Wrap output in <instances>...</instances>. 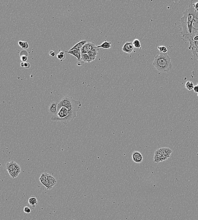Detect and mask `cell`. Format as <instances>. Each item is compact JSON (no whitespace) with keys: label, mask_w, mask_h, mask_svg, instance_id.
<instances>
[{"label":"cell","mask_w":198,"mask_h":220,"mask_svg":"<svg viewBox=\"0 0 198 220\" xmlns=\"http://www.w3.org/2000/svg\"><path fill=\"white\" fill-rule=\"evenodd\" d=\"M193 1H191L189 7L183 12V16L180 18L182 30L180 33L184 40L191 34L193 31V23L194 19L198 17V12L194 8Z\"/></svg>","instance_id":"1"},{"label":"cell","mask_w":198,"mask_h":220,"mask_svg":"<svg viewBox=\"0 0 198 220\" xmlns=\"http://www.w3.org/2000/svg\"><path fill=\"white\" fill-rule=\"evenodd\" d=\"M153 64L159 72L169 73L172 69L171 58L167 53H160L157 55L154 58Z\"/></svg>","instance_id":"2"},{"label":"cell","mask_w":198,"mask_h":220,"mask_svg":"<svg viewBox=\"0 0 198 220\" xmlns=\"http://www.w3.org/2000/svg\"><path fill=\"white\" fill-rule=\"evenodd\" d=\"M81 106V102L80 101L76 100L72 97L66 96L58 103L57 111H58L61 108L64 107L66 108L70 113L77 114V112L79 110Z\"/></svg>","instance_id":"3"},{"label":"cell","mask_w":198,"mask_h":220,"mask_svg":"<svg viewBox=\"0 0 198 220\" xmlns=\"http://www.w3.org/2000/svg\"><path fill=\"white\" fill-rule=\"evenodd\" d=\"M77 114L70 112L66 108H61L57 114L53 116L51 120L53 121H61L65 125H67L70 121H72L76 117Z\"/></svg>","instance_id":"4"},{"label":"cell","mask_w":198,"mask_h":220,"mask_svg":"<svg viewBox=\"0 0 198 220\" xmlns=\"http://www.w3.org/2000/svg\"><path fill=\"white\" fill-rule=\"evenodd\" d=\"M157 150L161 155L162 161L167 160L172 152V150L169 148H163Z\"/></svg>","instance_id":"5"},{"label":"cell","mask_w":198,"mask_h":220,"mask_svg":"<svg viewBox=\"0 0 198 220\" xmlns=\"http://www.w3.org/2000/svg\"><path fill=\"white\" fill-rule=\"evenodd\" d=\"M97 48L95 44L93 42H88L80 49L82 54H87L88 52Z\"/></svg>","instance_id":"6"},{"label":"cell","mask_w":198,"mask_h":220,"mask_svg":"<svg viewBox=\"0 0 198 220\" xmlns=\"http://www.w3.org/2000/svg\"><path fill=\"white\" fill-rule=\"evenodd\" d=\"M132 159L133 161L136 163H140L143 161V156L138 151H135L132 153Z\"/></svg>","instance_id":"7"},{"label":"cell","mask_w":198,"mask_h":220,"mask_svg":"<svg viewBox=\"0 0 198 220\" xmlns=\"http://www.w3.org/2000/svg\"><path fill=\"white\" fill-rule=\"evenodd\" d=\"M66 52L67 53H68V54H69L77 58V60L79 61L78 62H81L82 64L84 63L82 62V53L80 49L73 50L72 51H66Z\"/></svg>","instance_id":"8"},{"label":"cell","mask_w":198,"mask_h":220,"mask_svg":"<svg viewBox=\"0 0 198 220\" xmlns=\"http://www.w3.org/2000/svg\"><path fill=\"white\" fill-rule=\"evenodd\" d=\"M134 48L133 42H127L122 47V50L125 53L130 54L133 51Z\"/></svg>","instance_id":"9"},{"label":"cell","mask_w":198,"mask_h":220,"mask_svg":"<svg viewBox=\"0 0 198 220\" xmlns=\"http://www.w3.org/2000/svg\"><path fill=\"white\" fill-rule=\"evenodd\" d=\"M57 105H58V103L56 102H52V103L50 105L49 109V112L50 114L52 115H53V116L57 114L58 113Z\"/></svg>","instance_id":"10"},{"label":"cell","mask_w":198,"mask_h":220,"mask_svg":"<svg viewBox=\"0 0 198 220\" xmlns=\"http://www.w3.org/2000/svg\"><path fill=\"white\" fill-rule=\"evenodd\" d=\"M18 166V164L16 162L12 161L10 162H7V163L6 164L5 167L8 171L9 172V171L13 170Z\"/></svg>","instance_id":"11"},{"label":"cell","mask_w":198,"mask_h":220,"mask_svg":"<svg viewBox=\"0 0 198 220\" xmlns=\"http://www.w3.org/2000/svg\"><path fill=\"white\" fill-rule=\"evenodd\" d=\"M9 174L10 175L12 178H15L18 176L19 175L21 172V168L20 166L19 165L18 167H17L15 169L12 171L8 172Z\"/></svg>","instance_id":"12"},{"label":"cell","mask_w":198,"mask_h":220,"mask_svg":"<svg viewBox=\"0 0 198 220\" xmlns=\"http://www.w3.org/2000/svg\"><path fill=\"white\" fill-rule=\"evenodd\" d=\"M88 42L87 40H82L81 41L76 44V45L74 46L72 48H71V49L69 50V51H72L73 50H77V49H81L82 47L86 43H87Z\"/></svg>","instance_id":"13"},{"label":"cell","mask_w":198,"mask_h":220,"mask_svg":"<svg viewBox=\"0 0 198 220\" xmlns=\"http://www.w3.org/2000/svg\"><path fill=\"white\" fill-rule=\"evenodd\" d=\"M111 46V43L110 42H107L106 40H104V42L100 45L97 46V48H103V49H108L110 48Z\"/></svg>","instance_id":"14"},{"label":"cell","mask_w":198,"mask_h":220,"mask_svg":"<svg viewBox=\"0 0 198 220\" xmlns=\"http://www.w3.org/2000/svg\"><path fill=\"white\" fill-rule=\"evenodd\" d=\"M81 58L82 62L84 63V62L90 63L92 61H94V60L92 59L88 54H82V53Z\"/></svg>","instance_id":"15"},{"label":"cell","mask_w":198,"mask_h":220,"mask_svg":"<svg viewBox=\"0 0 198 220\" xmlns=\"http://www.w3.org/2000/svg\"><path fill=\"white\" fill-rule=\"evenodd\" d=\"M99 50V49L96 48L95 49H94V50H92L91 51L88 52L87 54L94 60L97 57Z\"/></svg>","instance_id":"16"},{"label":"cell","mask_w":198,"mask_h":220,"mask_svg":"<svg viewBox=\"0 0 198 220\" xmlns=\"http://www.w3.org/2000/svg\"><path fill=\"white\" fill-rule=\"evenodd\" d=\"M18 45L22 49L24 50L28 49L29 48V44L27 42L19 41Z\"/></svg>","instance_id":"17"},{"label":"cell","mask_w":198,"mask_h":220,"mask_svg":"<svg viewBox=\"0 0 198 220\" xmlns=\"http://www.w3.org/2000/svg\"><path fill=\"white\" fill-rule=\"evenodd\" d=\"M28 203L30 206L35 207L36 205L38 204V201L37 198L35 197H31L28 200Z\"/></svg>","instance_id":"18"},{"label":"cell","mask_w":198,"mask_h":220,"mask_svg":"<svg viewBox=\"0 0 198 220\" xmlns=\"http://www.w3.org/2000/svg\"><path fill=\"white\" fill-rule=\"evenodd\" d=\"M48 180H49V183H50L51 188H52L53 186H54L56 184L57 181L56 179L54 177L50 175L49 178H48Z\"/></svg>","instance_id":"19"},{"label":"cell","mask_w":198,"mask_h":220,"mask_svg":"<svg viewBox=\"0 0 198 220\" xmlns=\"http://www.w3.org/2000/svg\"><path fill=\"white\" fill-rule=\"evenodd\" d=\"M185 88L189 91H193L194 90V84L192 82L188 81L185 85Z\"/></svg>","instance_id":"20"},{"label":"cell","mask_w":198,"mask_h":220,"mask_svg":"<svg viewBox=\"0 0 198 220\" xmlns=\"http://www.w3.org/2000/svg\"><path fill=\"white\" fill-rule=\"evenodd\" d=\"M133 44L134 48H137V49H141L142 48L141 42H140V41L139 39H134L133 42Z\"/></svg>","instance_id":"21"},{"label":"cell","mask_w":198,"mask_h":220,"mask_svg":"<svg viewBox=\"0 0 198 220\" xmlns=\"http://www.w3.org/2000/svg\"><path fill=\"white\" fill-rule=\"evenodd\" d=\"M189 47L188 48L190 50L198 48V41L189 42Z\"/></svg>","instance_id":"22"},{"label":"cell","mask_w":198,"mask_h":220,"mask_svg":"<svg viewBox=\"0 0 198 220\" xmlns=\"http://www.w3.org/2000/svg\"><path fill=\"white\" fill-rule=\"evenodd\" d=\"M40 182L42 183V184L46 188H47V190H51V189H52L51 188V186H50V183H49V180H48V179L45 180H41Z\"/></svg>","instance_id":"23"},{"label":"cell","mask_w":198,"mask_h":220,"mask_svg":"<svg viewBox=\"0 0 198 220\" xmlns=\"http://www.w3.org/2000/svg\"><path fill=\"white\" fill-rule=\"evenodd\" d=\"M57 57L61 61H63V60H64L66 58V55H65L64 52L62 51H60L57 55Z\"/></svg>","instance_id":"24"},{"label":"cell","mask_w":198,"mask_h":220,"mask_svg":"<svg viewBox=\"0 0 198 220\" xmlns=\"http://www.w3.org/2000/svg\"><path fill=\"white\" fill-rule=\"evenodd\" d=\"M158 49L160 53H167L168 52V49L164 46H159L158 47Z\"/></svg>","instance_id":"25"},{"label":"cell","mask_w":198,"mask_h":220,"mask_svg":"<svg viewBox=\"0 0 198 220\" xmlns=\"http://www.w3.org/2000/svg\"><path fill=\"white\" fill-rule=\"evenodd\" d=\"M50 175L49 173H41V176L39 178V180L41 181V180H47L49 178Z\"/></svg>","instance_id":"26"},{"label":"cell","mask_w":198,"mask_h":220,"mask_svg":"<svg viewBox=\"0 0 198 220\" xmlns=\"http://www.w3.org/2000/svg\"><path fill=\"white\" fill-rule=\"evenodd\" d=\"M20 59L22 61V62H26V61L28 60V55H26V54H23L20 53Z\"/></svg>","instance_id":"27"},{"label":"cell","mask_w":198,"mask_h":220,"mask_svg":"<svg viewBox=\"0 0 198 220\" xmlns=\"http://www.w3.org/2000/svg\"><path fill=\"white\" fill-rule=\"evenodd\" d=\"M24 212L25 213L29 214L31 212V209L29 207L26 206L24 208Z\"/></svg>","instance_id":"28"},{"label":"cell","mask_w":198,"mask_h":220,"mask_svg":"<svg viewBox=\"0 0 198 220\" xmlns=\"http://www.w3.org/2000/svg\"><path fill=\"white\" fill-rule=\"evenodd\" d=\"M193 91L195 93H198V83H197V85H196V86L194 87Z\"/></svg>","instance_id":"29"},{"label":"cell","mask_w":198,"mask_h":220,"mask_svg":"<svg viewBox=\"0 0 198 220\" xmlns=\"http://www.w3.org/2000/svg\"><path fill=\"white\" fill-rule=\"evenodd\" d=\"M30 66V64L29 63H28V62H24V67H25L26 68H29V67Z\"/></svg>","instance_id":"30"},{"label":"cell","mask_w":198,"mask_h":220,"mask_svg":"<svg viewBox=\"0 0 198 220\" xmlns=\"http://www.w3.org/2000/svg\"><path fill=\"white\" fill-rule=\"evenodd\" d=\"M49 55L52 57H55V52L53 50H51L49 52Z\"/></svg>","instance_id":"31"},{"label":"cell","mask_w":198,"mask_h":220,"mask_svg":"<svg viewBox=\"0 0 198 220\" xmlns=\"http://www.w3.org/2000/svg\"><path fill=\"white\" fill-rule=\"evenodd\" d=\"M194 8L195 9V10L197 12H198V2L195 3L194 4Z\"/></svg>","instance_id":"32"},{"label":"cell","mask_w":198,"mask_h":220,"mask_svg":"<svg viewBox=\"0 0 198 220\" xmlns=\"http://www.w3.org/2000/svg\"><path fill=\"white\" fill-rule=\"evenodd\" d=\"M21 66L22 67H24V62H22L20 64Z\"/></svg>","instance_id":"33"},{"label":"cell","mask_w":198,"mask_h":220,"mask_svg":"<svg viewBox=\"0 0 198 220\" xmlns=\"http://www.w3.org/2000/svg\"><path fill=\"white\" fill-rule=\"evenodd\" d=\"M77 65L79 66H81L82 65V63H81V62H78V63H77Z\"/></svg>","instance_id":"34"},{"label":"cell","mask_w":198,"mask_h":220,"mask_svg":"<svg viewBox=\"0 0 198 220\" xmlns=\"http://www.w3.org/2000/svg\"></svg>","instance_id":"35"}]
</instances>
